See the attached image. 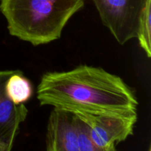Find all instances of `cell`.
I'll return each instance as SVG.
<instances>
[{"mask_svg": "<svg viewBox=\"0 0 151 151\" xmlns=\"http://www.w3.org/2000/svg\"><path fill=\"white\" fill-rule=\"evenodd\" d=\"M37 98L41 106L74 114H131L137 113L139 104L120 77L87 65L45 73L37 88Z\"/></svg>", "mask_w": 151, "mask_h": 151, "instance_id": "cell-1", "label": "cell"}, {"mask_svg": "<svg viewBox=\"0 0 151 151\" xmlns=\"http://www.w3.org/2000/svg\"><path fill=\"white\" fill-rule=\"evenodd\" d=\"M86 0H0L12 36L33 46L58 40L69 19Z\"/></svg>", "mask_w": 151, "mask_h": 151, "instance_id": "cell-2", "label": "cell"}, {"mask_svg": "<svg viewBox=\"0 0 151 151\" xmlns=\"http://www.w3.org/2000/svg\"><path fill=\"white\" fill-rule=\"evenodd\" d=\"M103 24L123 45L137 38L141 15L151 0H92Z\"/></svg>", "mask_w": 151, "mask_h": 151, "instance_id": "cell-3", "label": "cell"}, {"mask_svg": "<svg viewBox=\"0 0 151 151\" xmlns=\"http://www.w3.org/2000/svg\"><path fill=\"white\" fill-rule=\"evenodd\" d=\"M86 125L91 139L101 147H111L123 142L134 132L137 113L131 114H92L77 113Z\"/></svg>", "mask_w": 151, "mask_h": 151, "instance_id": "cell-4", "label": "cell"}, {"mask_svg": "<svg viewBox=\"0 0 151 151\" xmlns=\"http://www.w3.org/2000/svg\"><path fill=\"white\" fill-rule=\"evenodd\" d=\"M47 151H80L76 116L70 112L54 109L47 123Z\"/></svg>", "mask_w": 151, "mask_h": 151, "instance_id": "cell-5", "label": "cell"}, {"mask_svg": "<svg viewBox=\"0 0 151 151\" xmlns=\"http://www.w3.org/2000/svg\"><path fill=\"white\" fill-rule=\"evenodd\" d=\"M14 72L0 70V139L12 146L20 125L26 119L28 114L24 105L13 104L6 94V82Z\"/></svg>", "mask_w": 151, "mask_h": 151, "instance_id": "cell-6", "label": "cell"}, {"mask_svg": "<svg viewBox=\"0 0 151 151\" xmlns=\"http://www.w3.org/2000/svg\"><path fill=\"white\" fill-rule=\"evenodd\" d=\"M5 92L9 100L19 106L31 98L33 90L30 81L24 76L22 72L15 70L6 82Z\"/></svg>", "mask_w": 151, "mask_h": 151, "instance_id": "cell-7", "label": "cell"}, {"mask_svg": "<svg viewBox=\"0 0 151 151\" xmlns=\"http://www.w3.org/2000/svg\"><path fill=\"white\" fill-rule=\"evenodd\" d=\"M151 2L143 10L139 19L137 38L147 58L151 57Z\"/></svg>", "mask_w": 151, "mask_h": 151, "instance_id": "cell-8", "label": "cell"}, {"mask_svg": "<svg viewBox=\"0 0 151 151\" xmlns=\"http://www.w3.org/2000/svg\"><path fill=\"white\" fill-rule=\"evenodd\" d=\"M76 126L80 151H116L115 146L101 147L96 144L90 137L86 125L77 116Z\"/></svg>", "mask_w": 151, "mask_h": 151, "instance_id": "cell-9", "label": "cell"}, {"mask_svg": "<svg viewBox=\"0 0 151 151\" xmlns=\"http://www.w3.org/2000/svg\"><path fill=\"white\" fill-rule=\"evenodd\" d=\"M12 148V145L7 144L2 140L0 139V151H10Z\"/></svg>", "mask_w": 151, "mask_h": 151, "instance_id": "cell-10", "label": "cell"}]
</instances>
